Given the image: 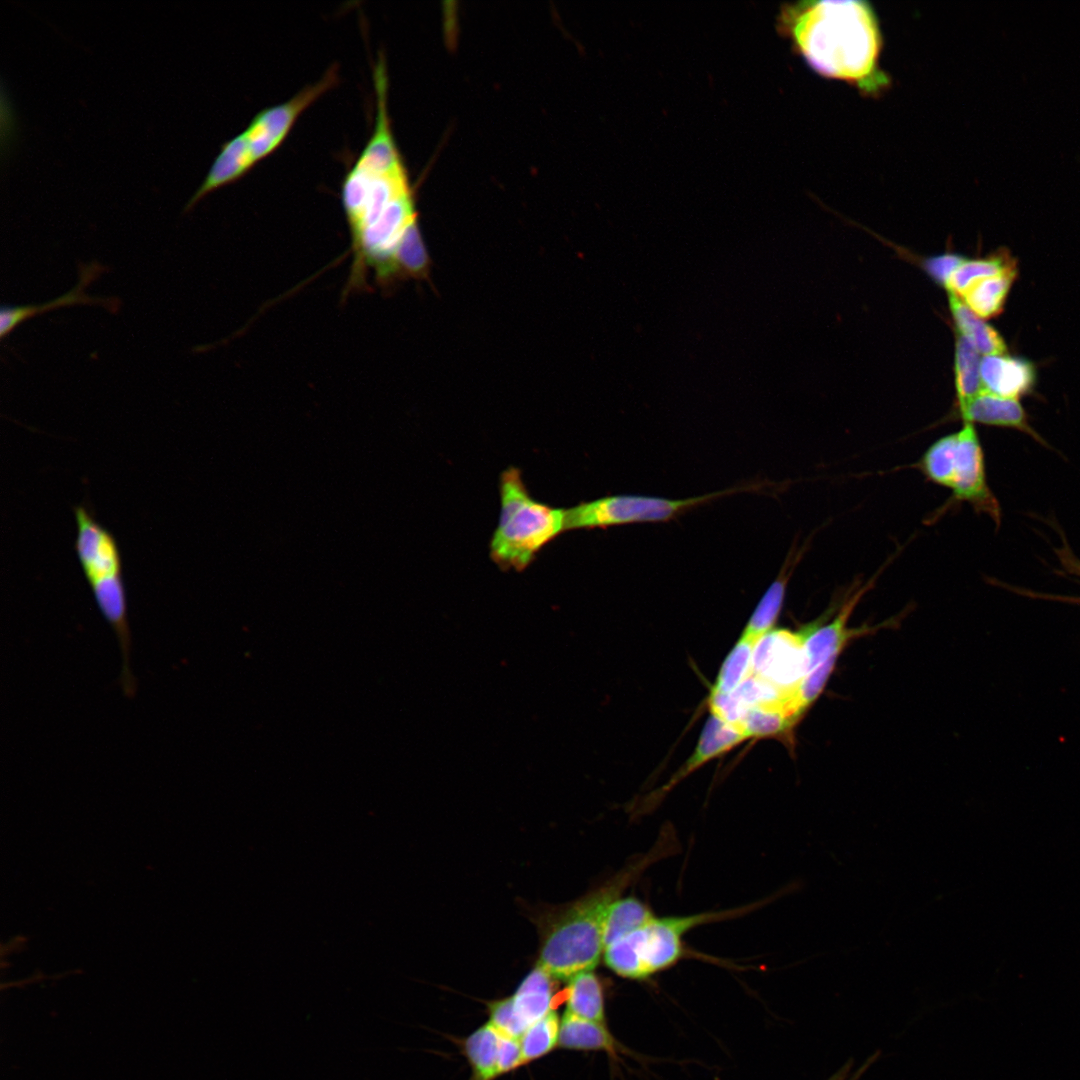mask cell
Returning <instances> with one entry per match:
<instances>
[{"instance_id": "6da1fadb", "label": "cell", "mask_w": 1080, "mask_h": 1080, "mask_svg": "<svg viewBox=\"0 0 1080 1080\" xmlns=\"http://www.w3.org/2000/svg\"><path fill=\"white\" fill-rule=\"evenodd\" d=\"M373 81V131L343 179L341 201L351 233L353 268H370L379 274L393 266L403 236L418 221L407 170L391 128L382 57L374 66Z\"/></svg>"}, {"instance_id": "7a4b0ae2", "label": "cell", "mask_w": 1080, "mask_h": 1080, "mask_svg": "<svg viewBox=\"0 0 1080 1080\" xmlns=\"http://www.w3.org/2000/svg\"><path fill=\"white\" fill-rule=\"evenodd\" d=\"M779 27L820 75L845 81L864 96H880L890 87L891 78L880 66V26L869 3L799 2L782 9Z\"/></svg>"}, {"instance_id": "3957f363", "label": "cell", "mask_w": 1080, "mask_h": 1080, "mask_svg": "<svg viewBox=\"0 0 1080 1080\" xmlns=\"http://www.w3.org/2000/svg\"><path fill=\"white\" fill-rule=\"evenodd\" d=\"M667 848L664 843L653 847L600 887L556 913L545 930L537 964L552 978L562 980L592 971L604 951V922L611 904L663 857Z\"/></svg>"}, {"instance_id": "277c9868", "label": "cell", "mask_w": 1080, "mask_h": 1080, "mask_svg": "<svg viewBox=\"0 0 1080 1080\" xmlns=\"http://www.w3.org/2000/svg\"><path fill=\"white\" fill-rule=\"evenodd\" d=\"M333 65L315 83L309 84L282 103L259 111L238 135L221 145L202 183L195 190L183 212L210 193L245 176L255 165L277 150L289 135L300 115L338 82Z\"/></svg>"}, {"instance_id": "5b68a950", "label": "cell", "mask_w": 1080, "mask_h": 1080, "mask_svg": "<svg viewBox=\"0 0 1080 1080\" xmlns=\"http://www.w3.org/2000/svg\"><path fill=\"white\" fill-rule=\"evenodd\" d=\"M73 512L75 553L97 607L118 640L122 659L120 684L124 694L132 697L137 684L131 670L132 639L120 549L113 534L84 506H74Z\"/></svg>"}, {"instance_id": "8992f818", "label": "cell", "mask_w": 1080, "mask_h": 1080, "mask_svg": "<svg viewBox=\"0 0 1080 1080\" xmlns=\"http://www.w3.org/2000/svg\"><path fill=\"white\" fill-rule=\"evenodd\" d=\"M498 488L500 513L489 556L502 570L523 571L547 544L565 532V509L535 499L515 466L501 472Z\"/></svg>"}, {"instance_id": "52a82bcc", "label": "cell", "mask_w": 1080, "mask_h": 1080, "mask_svg": "<svg viewBox=\"0 0 1080 1080\" xmlns=\"http://www.w3.org/2000/svg\"><path fill=\"white\" fill-rule=\"evenodd\" d=\"M743 909L683 916H655L604 948L609 969L628 979H644L674 965L683 955V937L691 929L742 913Z\"/></svg>"}, {"instance_id": "ba28073f", "label": "cell", "mask_w": 1080, "mask_h": 1080, "mask_svg": "<svg viewBox=\"0 0 1080 1080\" xmlns=\"http://www.w3.org/2000/svg\"><path fill=\"white\" fill-rule=\"evenodd\" d=\"M751 488L754 486L733 487L683 499L628 494L604 496L565 509V531L666 522L704 503Z\"/></svg>"}, {"instance_id": "9c48e42d", "label": "cell", "mask_w": 1080, "mask_h": 1080, "mask_svg": "<svg viewBox=\"0 0 1080 1080\" xmlns=\"http://www.w3.org/2000/svg\"><path fill=\"white\" fill-rule=\"evenodd\" d=\"M955 443L943 486L952 490L959 501L971 504L987 514L998 526L1000 507L986 480L983 450L972 423L964 422L954 433Z\"/></svg>"}, {"instance_id": "30bf717a", "label": "cell", "mask_w": 1080, "mask_h": 1080, "mask_svg": "<svg viewBox=\"0 0 1080 1080\" xmlns=\"http://www.w3.org/2000/svg\"><path fill=\"white\" fill-rule=\"evenodd\" d=\"M808 673V662L801 633L786 629L769 631L755 643L751 674L793 692Z\"/></svg>"}, {"instance_id": "8fae6325", "label": "cell", "mask_w": 1080, "mask_h": 1080, "mask_svg": "<svg viewBox=\"0 0 1080 1080\" xmlns=\"http://www.w3.org/2000/svg\"><path fill=\"white\" fill-rule=\"evenodd\" d=\"M871 587L866 584L856 590L840 608L838 614L831 622L822 625L820 619L804 626L799 632L804 640V648L808 662V672L816 668L822 662L834 654H841L850 640L871 633L882 626L868 628H847L848 619L864 593Z\"/></svg>"}, {"instance_id": "7c38bea8", "label": "cell", "mask_w": 1080, "mask_h": 1080, "mask_svg": "<svg viewBox=\"0 0 1080 1080\" xmlns=\"http://www.w3.org/2000/svg\"><path fill=\"white\" fill-rule=\"evenodd\" d=\"M106 269L97 261L89 264H79L78 283L64 295L42 304L24 306L3 305L0 313V336L5 338L19 324L38 314L60 307L73 305H99L110 312H117L120 307L118 298L92 297L85 293L84 289L96 280Z\"/></svg>"}, {"instance_id": "4fadbf2b", "label": "cell", "mask_w": 1080, "mask_h": 1080, "mask_svg": "<svg viewBox=\"0 0 1080 1080\" xmlns=\"http://www.w3.org/2000/svg\"><path fill=\"white\" fill-rule=\"evenodd\" d=\"M980 375L986 392L1013 399L1030 393L1036 382L1032 362L1006 354L984 356Z\"/></svg>"}, {"instance_id": "5bb4252c", "label": "cell", "mask_w": 1080, "mask_h": 1080, "mask_svg": "<svg viewBox=\"0 0 1080 1080\" xmlns=\"http://www.w3.org/2000/svg\"><path fill=\"white\" fill-rule=\"evenodd\" d=\"M745 739V736L736 727L711 715L703 727L694 753L671 779L653 794V798L649 802L655 805L657 801L662 799L666 793L691 772L709 760L731 750Z\"/></svg>"}, {"instance_id": "9a60e30c", "label": "cell", "mask_w": 1080, "mask_h": 1080, "mask_svg": "<svg viewBox=\"0 0 1080 1080\" xmlns=\"http://www.w3.org/2000/svg\"><path fill=\"white\" fill-rule=\"evenodd\" d=\"M966 423L1014 428L1044 443L1028 422L1027 414L1018 399L1006 398L984 391L965 405L958 407Z\"/></svg>"}, {"instance_id": "2e32d148", "label": "cell", "mask_w": 1080, "mask_h": 1080, "mask_svg": "<svg viewBox=\"0 0 1080 1080\" xmlns=\"http://www.w3.org/2000/svg\"><path fill=\"white\" fill-rule=\"evenodd\" d=\"M552 979L547 971L536 964L509 997L512 1013L524 1032L552 1010Z\"/></svg>"}, {"instance_id": "e0dca14e", "label": "cell", "mask_w": 1080, "mask_h": 1080, "mask_svg": "<svg viewBox=\"0 0 1080 1080\" xmlns=\"http://www.w3.org/2000/svg\"><path fill=\"white\" fill-rule=\"evenodd\" d=\"M558 1046L572 1050L604 1051L611 1055L620 1051L604 1023L582 1019L567 1012L561 1017Z\"/></svg>"}, {"instance_id": "ac0fdd59", "label": "cell", "mask_w": 1080, "mask_h": 1080, "mask_svg": "<svg viewBox=\"0 0 1080 1080\" xmlns=\"http://www.w3.org/2000/svg\"><path fill=\"white\" fill-rule=\"evenodd\" d=\"M949 306L959 334L966 338L980 354H1006L1007 346L1000 334L977 316L955 293L948 292Z\"/></svg>"}, {"instance_id": "d6986e66", "label": "cell", "mask_w": 1080, "mask_h": 1080, "mask_svg": "<svg viewBox=\"0 0 1080 1080\" xmlns=\"http://www.w3.org/2000/svg\"><path fill=\"white\" fill-rule=\"evenodd\" d=\"M502 1037L488 1022L466 1038L464 1052L472 1068V1080H494L502 1075L499 1065Z\"/></svg>"}, {"instance_id": "ffe728a7", "label": "cell", "mask_w": 1080, "mask_h": 1080, "mask_svg": "<svg viewBox=\"0 0 1080 1080\" xmlns=\"http://www.w3.org/2000/svg\"><path fill=\"white\" fill-rule=\"evenodd\" d=\"M800 559V551L790 553L777 578L771 583L749 619L743 635L757 641L770 631L783 605L786 587L793 568Z\"/></svg>"}, {"instance_id": "44dd1931", "label": "cell", "mask_w": 1080, "mask_h": 1080, "mask_svg": "<svg viewBox=\"0 0 1080 1080\" xmlns=\"http://www.w3.org/2000/svg\"><path fill=\"white\" fill-rule=\"evenodd\" d=\"M1017 276V268L981 279L971 284L960 296L980 318L989 319L1001 313L1008 293Z\"/></svg>"}, {"instance_id": "7402d4cb", "label": "cell", "mask_w": 1080, "mask_h": 1080, "mask_svg": "<svg viewBox=\"0 0 1080 1080\" xmlns=\"http://www.w3.org/2000/svg\"><path fill=\"white\" fill-rule=\"evenodd\" d=\"M568 981L565 1012L582 1019L604 1023L603 989L596 974L586 971Z\"/></svg>"}, {"instance_id": "603a6c76", "label": "cell", "mask_w": 1080, "mask_h": 1080, "mask_svg": "<svg viewBox=\"0 0 1080 1080\" xmlns=\"http://www.w3.org/2000/svg\"><path fill=\"white\" fill-rule=\"evenodd\" d=\"M655 915L640 899L628 896L615 900L606 915L603 929L604 948L643 926Z\"/></svg>"}, {"instance_id": "cb8c5ba5", "label": "cell", "mask_w": 1080, "mask_h": 1080, "mask_svg": "<svg viewBox=\"0 0 1080 1080\" xmlns=\"http://www.w3.org/2000/svg\"><path fill=\"white\" fill-rule=\"evenodd\" d=\"M979 354L971 342L962 335H957L954 372L958 407L965 405L985 391L980 375Z\"/></svg>"}, {"instance_id": "d4e9b609", "label": "cell", "mask_w": 1080, "mask_h": 1080, "mask_svg": "<svg viewBox=\"0 0 1080 1080\" xmlns=\"http://www.w3.org/2000/svg\"><path fill=\"white\" fill-rule=\"evenodd\" d=\"M799 719L785 709L773 707L748 708L738 730L749 737L791 738L792 729Z\"/></svg>"}, {"instance_id": "484cf974", "label": "cell", "mask_w": 1080, "mask_h": 1080, "mask_svg": "<svg viewBox=\"0 0 1080 1080\" xmlns=\"http://www.w3.org/2000/svg\"><path fill=\"white\" fill-rule=\"evenodd\" d=\"M1015 268V259L1003 251L984 258L966 259L952 274L946 288L961 296L971 284Z\"/></svg>"}, {"instance_id": "4316f807", "label": "cell", "mask_w": 1080, "mask_h": 1080, "mask_svg": "<svg viewBox=\"0 0 1080 1080\" xmlns=\"http://www.w3.org/2000/svg\"><path fill=\"white\" fill-rule=\"evenodd\" d=\"M397 277L429 280L431 260L421 236L418 222L403 236L395 256Z\"/></svg>"}, {"instance_id": "83f0119b", "label": "cell", "mask_w": 1080, "mask_h": 1080, "mask_svg": "<svg viewBox=\"0 0 1080 1080\" xmlns=\"http://www.w3.org/2000/svg\"><path fill=\"white\" fill-rule=\"evenodd\" d=\"M560 1021L552 1009L525 1030L519 1038L524 1064L545 1056L558 1046Z\"/></svg>"}, {"instance_id": "f1b7e54d", "label": "cell", "mask_w": 1080, "mask_h": 1080, "mask_svg": "<svg viewBox=\"0 0 1080 1080\" xmlns=\"http://www.w3.org/2000/svg\"><path fill=\"white\" fill-rule=\"evenodd\" d=\"M756 642L742 635L723 662L712 690L732 693L751 675L752 654Z\"/></svg>"}, {"instance_id": "f546056e", "label": "cell", "mask_w": 1080, "mask_h": 1080, "mask_svg": "<svg viewBox=\"0 0 1080 1080\" xmlns=\"http://www.w3.org/2000/svg\"><path fill=\"white\" fill-rule=\"evenodd\" d=\"M840 655L841 654H834L829 657L816 668L808 672L795 687L793 691L792 706L799 718L802 717L822 693Z\"/></svg>"}, {"instance_id": "4dcf8cb0", "label": "cell", "mask_w": 1080, "mask_h": 1080, "mask_svg": "<svg viewBox=\"0 0 1080 1080\" xmlns=\"http://www.w3.org/2000/svg\"><path fill=\"white\" fill-rule=\"evenodd\" d=\"M708 703L713 716L737 729L748 710L733 693L711 690Z\"/></svg>"}, {"instance_id": "1f68e13d", "label": "cell", "mask_w": 1080, "mask_h": 1080, "mask_svg": "<svg viewBox=\"0 0 1080 1080\" xmlns=\"http://www.w3.org/2000/svg\"><path fill=\"white\" fill-rule=\"evenodd\" d=\"M965 260L960 255L946 253L927 258L923 267L935 282L946 288L952 274Z\"/></svg>"}, {"instance_id": "d6a6232c", "label": "cell", "mask_w": 1080, "mask_h": 1080, "mask_svg": "<svg viewBox=\"0 0 1080 1080\" xmlns=\"http://www.w3.org/2000/svg\"><path fill=\"white\" fill-rule=\"evenodd\" d=\"M1058 554L1065 567L1074 574L1080 576V561L1073 556L1067 546L1058 550Z\"/></svg>"}, {"instance_id": "836d02e7", "label": "cell", "mask_w": 1080, "mask_h": 1080, "mask_svg": "<svg viewBox=\"0 0 1080 1080\" xmlns=\"http://www.w3.org/2000/svg\"><path fill=\"white\" fill-rule=\"evenodd\" d=\"M863 1069L865 1068H862L861 1071H859V1073H857V1075H855L851 1080H857V1078L863 1073Z\"/></svg>"}]
</instances>
